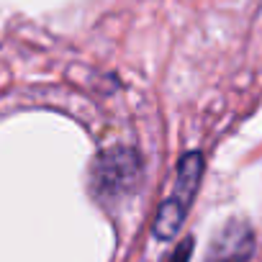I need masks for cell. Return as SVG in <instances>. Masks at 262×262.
Returning <instances> with one entry per match:
<instances>
[{
	"mask_svg": "<svg viewBox=\"0 0 262 262\" xmlns=\"http://www.w3.org/2000/svg\"><path fill=\"white\" fill-rule=\"evenodd\" d=\"M201 175H203V157L198 152H188L180 160L178 167V183L172 188V195L160 206L157 219H155V236L157 239H172L193 203V195L201 185Z\"/></svg>",
	"mask_w": 262,
	"mask_h": 262,
	"instance_id": "6da1fadb",
	"label": "cell"
},
{
	"mask_svg": "<svg viewBox=\"0 0 262 262\" xmlns=\"http://www.w3.org/2000/svg\"><path fill=\"white\" fill-rule=\"evenodd\" d=\"M139 170L142 162L139 157L126 149V147H116L105 155H100V160L95 162V193L100 198H121L128 190H134L137 180H139Z\"/></svg>",
	"mask_w": 262,
	"mask_h": 262,
	"instance_id": "7a4b0ae2",
	"label": "cell"
},
{
	"mask_svg": "<svg viewBox=\"0 0 262 262\" xmlns=\"http://www.w3.org/2000/svg\"><path fill=\"white\" fill-rule=\"evenodd\" d=\"M252 252V231L247 229V224H229L221 236L213 242V259L221 262H244L247 254Z\"/></svg>",
	"mask_w": 262,
	"mask_h": 262,
	"instance_id": "3957f363",
	"label": "cell"
},
{
	"mask_svg": "<svg viewBox=\"0 0 262 262\" xmlns=\"http://www.w3.org/2000/svg\"><path fill=\"white\" fill-rule=\"evenodd\" d=\"M190 249H193V242H190V239H185V242L175 249V254H172V259H170V262H188Z\"/></svg>",
	"mask_w": 262,
	"mask_h": 262,
	"instance_id": "277c9868",
	"label": "cell"
}]
</instances>
